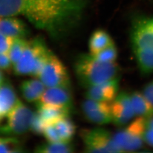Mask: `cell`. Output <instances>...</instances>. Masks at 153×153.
Here are the masks:
<instances>
[{"label": "cell", "mask_w": 153, "mask_h": 153, "mask_svg": "<svg viewBox=\"0 0 153 153\" xmlns=\"http://www.w3.org/2000/svg\"><path fill=\"white\" fill-rule=\"evenodd\" d=\"M85 7V0H0V16H23L59 39L78 24Z\"/></svg>", "instance_id": "cell-1"}, {"label": "cell", "mask_w": 153, "mask_h": 153, "mask_svg": "<svg viewBox=\"0 0 153 153\" xmlns=\"http://www.w3.org/2000/svg\"><path fill=\"white\" fill-rule=\"evenodd\" d=\"M74 71L78 82L85 89L120 77V71L117 62H102L89 53L76 58Z\"/></svg>", "instance_id": "cell-2"}, {"label": "cell", "mask_w": 153, "mask_h": 153, "mask_svg": "<svg viewBox=\"0 0 153 153\" xmlns=\"http://www.w3.org/2000/svg\"><path fill=\"white\" fill-rule=\"evenodd\" d=\"M51 52L41 38L28 41L22 56L13 66L15 74L38 77Z\"/></svg>", "instance_id": "cell-3"}, {"label": "cell", "mask_w": 153, "mask_h": 153, "mask_svg": "<svg viewBox=\"0 0 153 153\" xmlns=\"http://www.w3.org/2000/svg\"><path fill=\"white\" fill-rule=\"evenodd\" d=\"M34 114L29 107L19 102L6 117V121L0 124V136L16 137L29 131Z\"/></svg>", "instance_id": "cell-4"}, {"label": "cell", "mask_w": 153, "mask_h": 153, "mask_svg": "<svg viewBox=\"0 0 153 153\" xmlns=\"http://www.w3.org/2000/svg\"><path fill=\"white\" fill-rule=\"evenodd\" d=\"M84 152L86 153H123L110 131L101 127L81 131Z\"/></svg>", "instance_id": "cell-5"}, {"label": "cell", "mask_w": 153, "mask_h": 153, "mask_svg": "<svg viewBox=\"0 0 153 153\" xmlns=\"http://www.w3.org/2000/svg\"><path fill=\"white\" fill-rule=\"evenodd\" d=\"M114 135L117 146L123 153L134 152L143 147L146 131V119L137 117Z\"/></svg>", "instance_id": "cell-6"}, {"label": "cell", "mask_w": 153, "mask_h": 153, "mask_svg": "<svg viewBox=\"0 0 153 153\" xmlns=\"http://www.w3.org/2000/svg\"><path fill=\"white\" fill-rule=\"evenodd\" d=\"M38 77L46 88L71 86L67 68L59 58L52 52Z\"/></svg>", "instance_id": "cell-7"}, {"label": "cell", "mask_w": 153, "mask_h": 153, "mask_svg": "<svg viewBox=\"0 0 153 153\" xmlns=\"http://www.w3.org/2000/svg\"><path fill=\"white\" fill-rule=\"evenodd\" d=\"M130 38L132 50L153 51V16L136 19L132 26Z\"/></svg>", "instance_id": "cell-8"}, {"label": "cell", "mask_w": 153, "mask_h": 153, "mask_svg": "<svg viewBox=\"0 0 153 153\" xmlns=\"http://www.w3.org/2000/svg\"><path fill=\"white\" fill-rule=\"evenodd\" d=\"M112 123L118 127H124L135 117L130 94L119 92L111 102Z\"/></svg>", "instance_id": "cell-9"}, {"label": "cell", "mask_w": 153, "mask_h": 153, "mask_svg": "<svg viewBox=\"0 0 153 153\" xmlns=\"http://www.w3.org/2000/svg\"><path fill=\"white\" fill-rule=\"evenodd\" d=\"M81 107L83 116L90 123L100 126L112 123L111 102L85 98Z\"/></svg>", "instance_id": "cell-10"}, {"label": "cell", "mask_w": 153, "mask_h": 153, "mask_svg": "<svg viewBox=\"0 0 153 153\" xmlns=\"http://www.w3.org/2000/svg\"><path fill=\"white\" fill-rule=\"evenodd\" d=\"M37 103L63 107L72 111L74 103L70 87L47 88Z\"/></svg>", "instance_id": "cell-11"}, {"label": "cell", "mask_w": 153, "mask_h": 153, "mask_svg": "<svg viewBox=\"0 0 153 153\" xmlns=\"http://www.w3.org/2000/svg\"><path fill=\"white\" fill-rule=\"evenodd\" d=\"M120 77L105 81L86 89L85 98L111 102L119 93Z\"/></svg>", "instance_id": "cell-12"}, {"label": "cell", "mask_w": 153, "mask_h": 153, "mask_svg": "<svg viewBox=\"0 0 153 153\" xmlns=\"http://www.w3.org/2000/svg\"><path fill=\"white\" fill-rule=\"evenodd\" d=\"M0 33L15 38H25L29 33L26 24L17 16H0Z\"/></svg>", "instance_id": "cell-13"}, {"label": "cell", "mask_w": 153, "mask_h": 153, "mask_svg": "<svg viewBox=\"0 0 153 153\" xmlns=\"http://www.w3.org/2000/svg\"><path fill=\"white\" fill-rule=\"evenodd\" d=\"M19 102L13 86L5 79L0 85V124Z\"/></svg>", "instance_id": "cell-14"}, {"label": "cell", "mask_w": 153, "mask_h": 153, "mask_svg": "<svg viewBox=\"0 0 153 153\" xmlns=\"http://www.w3.org/2000/svg\"><path fill=\"white\" fill-rule=\"evenodd\" d=\"M37 111L46 125L54 123L64 117H69L71 111L63 107L37 103Z\"/></svg>", "instance_id": "cell-15"}, {"label": "cell", "mask_w": 153, "mask_h": 153, "mask_svg": "<svg viewBox=\"0 0 153 153\" xmlns=\"http://www.w3.org/2000/svg\"><path fill=\"white\" fill-rule=\"evenodd\" d=\"M46 87L40 79H31L23 81L20 86L22 96L29 102H37Z\"/></svg>", "instance_id": "cell-16"}, {"label": "cell", "mask_w": 153, "mask_h": 153, "mask_svg": "<svg viewBox=\"0 0 153 153\" xmlns=\"http://www.w3.org/2000/svg\"><path fill=\"white\" fill-rule=\"evenodd\" d=\"M130 95L135 117L145 119L153 117V105L142 91H134Z\"/></svg>", "instance_id": "cell-17"}, {"label": "cell", "mask_w": 153, "mask_h": 153, "mask_svg": "<svg viewBox=\"0 0 153 153\" xmlns=\"http://www.w3.org/2000/svg\"><path fill=\"white\" fill-rule=\"evenodd\" d=\"M111 36L102 29L94 31L91 35L88 43L89 53L94 55L114 44Z\"/></svg>", "instance_id": "cell-18"}, {"label": "cell", "mask_w": 153, "mask_h": 153, "mask_svg": "<svg viewBox=\"0 0 153 153\" xmlns=\"http://www.w3.org/2000/svg\"><path fill=\"white\" fill-rule=\"evenodd\" d=\"M60 142H69L76 131L75 124L69 117H64L53 123Z\"/></svg>", "instance_id": "cell-19"}, {"label": "cell", "mask_w": 153, "mask_h": 153, "mask_svg": "<svg viewBox=\"0 0 153 153\" xmlns=\"http://www.w3.org/2000/svg\"><path fill=\"white\" fill-rule=\"evenodd\" d=\"M137 67L143 74L153 73V51L132 50Z\"/></svg>", "instance_id": "cell-20"}, {"label": "cell", "mask_w": 153, "mask_h": 153, "mask_svg": "<svg viewBox=\"0 0 153 153\" xmlns=\"http://www.w3.org/2000/svg\"><path fill=\"white\" fill-rule=\"evenodd\" d=\"M74 151V146L69 142H47L38 145L34 152L39 153H71Z\"/></svg>", "instance_id": "cell-21"}, {"label": "cell", "mask_w": 153, "mask_h": 153, "mask_svg": "<svg viewBox=\"0 0 153 153\" xmlns=\"http://www.w3.org/2000/svg\"><path fill=\"white\" fill-rule=\"evenodd\" d=\"M25 152V147L16 137L0 136V153Z\"/></svg>", "instance_id": "cell-22"}, {"label": "cell", "mask_w": 153, "mask_h": 153, "mask_svg": "<svg viewBox=\"0 0 153 153\" xmlns=\"http://www.w3.org/2000/svg\"><path fill=\"white\" fill-rule=\"evenodd\" d=\"M28 41L25 38L13 39L9 52L7 53L13 65L18 62L27 46Z\"/></svg>", "instance_id": "cell-23"}, {"label": "cell", "mask_w": 153, "mask_h": 153, "mask_svg": "<svg viewBox=\"0 0 153 153\" xmlns=\"http://www.w3.org/2000/svg\"><path fill=\"white\" fill-rule=\"evenodd\" d=\"M91 55L102 62H116L117 59L118 52L114 43L98 53Z\"/></svg>", "instance_id": "cell-24"}, {"label": "cell", "mask_w": 153, "mask_h": 153, "mask_svg": "<svg viewBox=\"0 0 153 153\" xmlns=\"http://www.w3.org/2000/svg\"><path fill=\"white\" fill-rule=\"evenodd\" d=\"M46 124L37 112L35 113L31 124L30 131L35 134H43Z\"/></svg>", "instance_id": "cell-25"}, {"label": "cell", "mask_w": 153, "mask_h": 153, "mask_svg": "<svg viewBox=\"0 0 153 153\" xmlns=\"http://www.w3.org/2000/svg\"><path fill=\"white\" fill-rule=\"evenodd\" d=\"M13 69V65L7 53H0V71L6 72Z\"/></svg>", "instance_id": "cell-26"}, {"label": "cell", "mask_w": 153, "mask_h": 153, "mask_svg": "<svg viewBox=\"0 0 153 153\" xmlns=\"http://www.w3.org/2000/svg\"><path fill=\"white\" fill-rule=\"evenodd\" d=\"M13 40L12 38L0 33V53H8Z\"/></svg>", "instance_id": "cell-27"}, {"label": "cell", "mask_w": 153, "mask_h": 153, "mask_svg": "<svg viewBox=\"0 0 153 153\" xmlns=\"http://www.w3.org/2000/svg\"><path fill=\"white\" fill-rule=\"evenodd\" d=\"M142 92L153 105V80L146 84Z\"/></svg>", "instance_id": "cell-28"}, {"label": "cell", "mask_w": 153, "mask_h": 153, "mask_svg": "<svg viewBox=\"0 0 153 153\" xmlns=\"http://www.w3.org/2000/svg\"><path fill=\"white\" fill-rule=\"evenodd\" d=\"M144 138L145 143L153 148V129H146Z\"/></svg>", "instance_id": "cell-29"}, {"label": "cell", "mask_w": 153, "mask_h": 153, "mask_svg": "<svg viewBox=\"0 0 153 153\" xmlns=\"http://www.w3.org/2000/svg\"><path fill=\"white\" fill-rule=\"evenodd\" d=\"M146 129H153V116L152 117L146 119Z\"/></svg>", "instance_id": "cell-30"}, {"label": "cell", "mask_w": 153, "mask_h": 153, "mask_svg": "<svg viewBox=\"0 0 153 153\" xmlns=\"http://www.w3.org/2000/svg\"><path fill=\"white\" fill-rule=\"evenodd\" d=\"M4 75H3V73L1 72V71H0V85L4 81Z\"/></svg>", "instance_id": "cell-31"}]
</instances>
